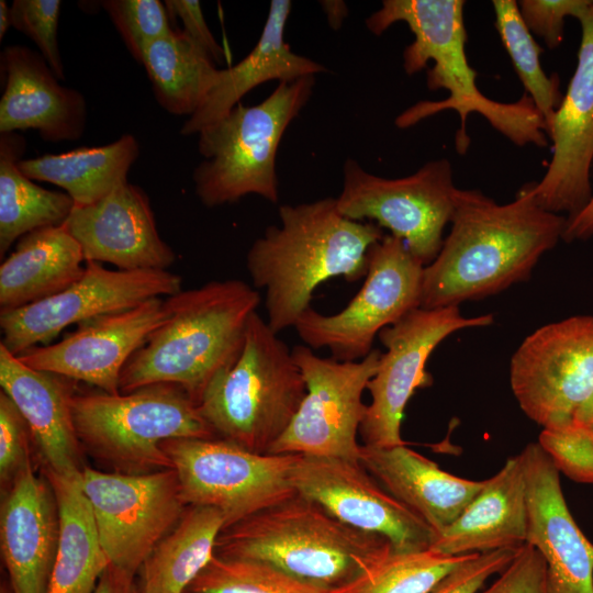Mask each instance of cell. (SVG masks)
Returning a JSON list of instances; mask_svg holds the SVG:
<instances>
[{"label":"cell","instance_id":"1","mask_svg":"<svg viewBox=\"0 0 593 593\" xmlns=\"http://www.w3.org/2000/svg\"><path fill=\"white\" fill-rule=\"evenodd\" d=\"M533 182L505 204L475 189H458L451 228L424 267L419 307L458 306L526 280L562 239L567 216L540 208Z\"/></svg>","mask_w":593,"mask_h":593},{"label":"cell","instance_id":"2","mask_svg":"<svg viewBox=\"0 0 593 593\" xmlns=\"http://www.w3.org/2000/svg\"><path fill=\"white\" fill-rule=\"evenodd\" d=\"M465 4L462 0H384L367 18L366 26L374 35L404 22L414 34V41L403 51L404 71L412 76L432 60L434 65L426 76L428 89L449 92L445 100L413 104L395 119V125L407 128L436 113L454 110L460 118L455 147L463 155L470 144L467 119L477 112L515 145L546 147L547 125L528 94L506 103L491 100L478 89L477 71L466 54Z\"/></svg>","mask_w":593,"mask_h":593},{"label":"cell","instance_id":"3","mask_svg":"<svg viewBox=\"0 0 593 593\" xmlns=\"http://www.w3.org/2000/svg\"><path fill=\"white\" fill-rule=\"evenodd\" d=\"M279 219L246 256L253 287L265 290L266 322L277 334L294 326L324 281L366 277L369 249L384 236L373 222L342 215L336 198L281 205Z\"/></svg>","mask_w":593,"mask_h":593},{"label":"cell","instance_id":"4","mask_svg":"<svg viewBox=\"0 0 593 593\" xmlns=\"http://www.w3.org/2000/svg\"><path fill=\"white\" fill-rule=\"evenodd\" d=\"M167 320L130 357L119 389L155 383L181 387L199 404L204 391L238 358L260 295L239 279L210 281L165 299Z\"/></svg>","mask_w":593,"mask_h":593},{"label":"cell","instance_id":"5","mask_svg":"<svg viewBox=\"0 0 593 593\" xmlns=\"http://www.w3.org/2000/svg\"><path fill=\"white\" fill-rule=\"evenodd\" d=\"M391 552L387 538L346 525L298 493L224 527L215 545L219 557L266 563L329 592Z\"/></svg>","mask_w":593,"mask_h":593},{"label":"cell","instance_id":"6","mask_svg":"<svg viewBox=\"0 0 593 593\" xmlns=\"http://www.w3.org/2000/svg\"><path fill=\"white\" fill-rule=\"evenodd\" d=\"M71 414L82 451L125 474L172 468L161 448L166 440L216 437L198 404L172 383L116 394L75 392Z\"/></svg>","mask_w":593,"mask_h":593},{"label":"cell","instance_id":"7","mask_svg":"<svg viewBox=\"0 0 593 593\" xmlns=\"http://www.w3.org/2000/svg\"><path fill=\"white\" fill-rule=\"evenodd\" d=\"M305 394L292 350L255 312L238 358L211 382L198 407L216 437L265 455L288 428Z\"/></svg>","mask_w":593,"mask_h":593},{"label":"cell","instance_id":"8","mask_svg":"<svg viewBox=\"0 0 593 593\" xmlns=\"http://www.w3.org/2000/svg\"><path fill=\"white\" fill-rule=\"evenodd\" d=\"M315 76L279 82L256 105L240 102L226 115L202 128L198 149L203 160L193 171L195 194L214 208L257 194L279 201L276 157L290 123L310 100Z\"/></svg>","mask_w":593,"mask_h":593},{"label":"cell","instance_id":"9","mask_svg":"<svg viewBox=\"0 0 593 593\" xmlns=\"http://www.w3.org/2000/svg\"><path fill=\"white\" fill-rule=\"evenodd\" d=\"M161 448L186 504L217 508L225 527L296 494L292 471L299 455L256 454L219 437L169 439Z\"/></svg>","mask_w":593,"mask_h":593},{"label":"cell","instance_id":"10","mask_svg":"<svg viewBox=\"0 0 593 593\" xmlns=\"http://www.w3.org/2000/svg\"><path fill=\"white\" fill-rule=\"evenodd\" d=\"M424 265L393 235L371 246L365 281L342 311L325 315L312 306L294 324L311 349L327 348L339 361H358L373 348L374 337L419 307Z\"/></svg>","mask_w":593,"mask_h":593},{"label":"cell","instance_id":"11","mask_svg":"<svg viewBox=\"0 0 593 593\" xmlns=\"http://www.w3.org/2000/svg\"><path fill=\"white\" fill-rule=\"evenodd\" d=\"M458 189L450 161L445 158L428 161L414 174L396 179L372 175L356 160L347 159L336 203L347 219H368L388 228L427 266L441 249Z\"/></svg>","mask_w":593,"mask_h":593},{"label":"cell","instance_id":"12","mask_svg":"<svg viewBox=\"0 0 593 593\" xmlns=\"http://www.w3.org/2000/svg\"><path fill=\"white\" fill-rule=\"evenodd\" d=\"M292 357L303 376L306 394L290 425L269 454L342 458L359 462L357 440L367 404L362 393L378 369L380 349L358 361L323 358L305 345Z\"/></svg>","mask_w":593,"mask_h":593},{"label":"cell","instance_id":"13","mask_svg":"<svg viewBox=\"0 0 593 593\" xmlns=\"http://www.w3.org/2000/svg\"><path fill=\"white\" fill-rule=\"evenodd\" d=\"M82 489L110 563L133 575L188 506L174 468L125 474L83 467Z\"/></svg>","mask_w":593,"mask_h":593},{"label":"cell","instance_id":"14","mask_svg":"<svg viewBox=\"0 0 593 593\" xmlns=\"http://www.w3.org/2000/svg\"><path fill=\"white\" fill-rule=\"evenodd\" d=\"M510 382L522 411L542 428L573 421L593 392V315L527 336L511 359Z\"/></svg>","mask_w":593,"mask_h":593},{"label":"cell","instance_id":"15","mask_svg":"<svg viewBox=\"0 0 593 593\" xmlns=\"http://www.w3.org/2000/svg\"><path fill=\"white\" fill-rule=\"evenodd\" d=\"M182 278L166 269L110 270L86 261L81 277L65 290L29 305L0 311L2 344L19 356L48 345L66 327L135 307L181 291Z\"/></svg>","mask_w":593,"mask_h":593},{"label":"cell","instance_id":"16","mask_svg":"<svg viewBox=\"0 0 593 593\" xmlns=\"http://www.w3.org/2000/svg\"><path fill=\"white\" fill-rule=\"evenodd\" d=\"M493 315L465 317L458 306L417 307L378 334L385 347L367 390V405L359 434L363 445H403L401 423L404 409L417 388L430 384L425 365L432 351L447 336L462 328L492 324Z\"/></svg>","mask_w":593,"mask_h":593},{"label":"cell","instance_id":"17","mask_svg":"<svg viewBox=\"0 0 593 593\" xmlns=\"http://www.w3.org/2000/svg\"><path fill=\"white\" fill-rule=\"evenodd\" d=\"M298 494L356 529L387 538L392 552L428 550L436 534L358 461L300 456L292 471Z\"/></svg>","mask_w":593,"mask_h":593},{"label":"cell","instance_id":"18","mask_svg":"<svg viewBox=\"0 0 593 593\" xmlns=\"http://www.w3.org/2000/svg\"><path fill=\"white\" fill-rule=\"evenodd\" d=\"M577 20L581 41L577 67L559 108L547 122L552 157L532 191L546 211L571 219L589 203L593 166V0Z\"/></svg>","mask_w":593,"mask_h":593},{"label":"cell","instance_id":"19","mask_svg":"<svg viewBox=\"0 0 593 593\" xmlns=\"http://www.w3.org/2000/svg\"><path fill=\"white\" fill-rule=\"evenodd\" d=\"M168 315L165 299H150L135 307L82 322L58 343L35 346L16 357L33 369L116 394L125 363Z\"/></svg>","mask_w":593,"mask_h":593},{"label":"cell","instance_id":"20","mask_svg":"<svg viewBox=\"0 0 593 593\" xmlns=\"http://www.w3.org/2000/svg\"><path fill=\"white\" fill-rule=\"evenodd\" d=\"M525 463L528 529L526 542L547 564L548 593H593V544L575 523L560 473L536 444L522 451Z\"/></svg>","mask_w":593,"mask_h":593},{"label":"cell","instance_id":"21","mask_svg":"<svg viewBox=\"0 0 593 593\" xmlns=\"http://www.w3.org/2000/svg\"><path fill=\"white\" fill-rule=\"evenodd\" d=\"M64 225L85 261L110 262L121 270H167L176 259L159 236L147 194L128 181L92 204L75 205Z\"/></svg>","mask_w":593,"mask_h":593},{"label":"cell","instance_id":"22","mask_svg":"<svg viewBox=\"0 0 593 593\" xmlns=\"http://www.w3.org/2000/svg\"><path fill=\"white\" fill-rule=\"evenodd\" d=\"M0 548L13 593H45L59 540L52 484L27 467L2 492Z\"/></svg>","mask_w":593,"mask_h":593},{"label":"cell","instance_id":"23","mask_svg":"<svg viewBox=\"0 0 593 593\" xmlns=\"http://www.w3.org/2000/svg\"><path fill=\"white\" fill-rule=\"evenodd\" d=\"M4 89L0 99V133L35 130L48 142L75 141L87 121L83 96L58 82L44 57L21 45L1 53Z\"/></svg>","mask_w":593,"mask_h":593},{"label":"cell","instance_id":"24","mask_svg":"<svg viewBox=\"0 0 593 593\" xmlns=\"http://www.w3.org/2000/svg\"><path fill=\"white\" fill-rule=\"evenodd\" d=\"M74 380L24 365L0 344V385L25 419L43 469L71 475L82 472L72 414Z\"/></svg>","mask_w":593,"mask_h":593},{"label":"cell","instance_id":"25","mask_svg":"<svg viewBox=\"0 0 593 593\" xmlns=\"http://www.w3.org/2000/svg\"><path fill=\"white\" fill-rule=\"evenodd\" d=\"M528 506L522 452L507 458L462 513L438 533L432 551L460 556L497 549H518L526 544Z\"/></svg>","mask_w":593,"mask_h":593},{"label":"cell","instance_id":"26","mask_svg":"<svg viewBox=\"0 0 593 593\" xmlns=\"http://www.w3.org/2000/svg\"><path fill=\"white\" fill-rule=\"evenodd\" d=\"M359 462L436 535L462 513L484 484V480H468L441 470L436 462L405 444L391 447L361 445Z\"/></svg>","mask_w":593,"mask_h":593},{"label":"cell","instance_id":"27","mask_svg":"<svg viewBox=\"0 0 593 593\" xmlns=\"http://www.w3.org/2000/svg\"><path fill=\"white\" fill-rule=\"evenodd\" d=\"M291 1L272 0L261 35L239 63L220 69L217 80L201 107L184 122L180 134H198L226 115L255 87L269 80L292 82L326 71L325 67L291 51L284 41V29Z\"/></svg>","mask_w":593,"mask_h":593},{"label":"cell","instance_id":"28","mask_svg":"<svg viewBox=\"0 0 593 593\" xmlns=\"http://www.w3.org/2000/svg\"><path fill=\"white\" fill-rule=\"evenodd\" d=\"M81 248L66 226H51L22 236L0 266V311L49 298L85 271Z\"/></svg>","mask_w":593,"mask_h":593},{"label":"cell","instance_id":"29","mask_svg":"<svg viewBox=\"0 0 593 593\" xmlns=\"http://www.w3.org/2000/svg\"><path fill=\"white\" fill-rule=\"evenodd\" d=\"M59 511L58 548L45 593H93L110 564L82 489V472L61 475L43 469Z\"/></svg>","mask_w":593,"mask_h":593},{"label":"cell","instance_id":"30","mask_svg":"<svg viewBox=\"0 0 593 593\" xmlns=\"http://www.w3.org/2000/svg\"><path fill=\"white\" fill-rule=\"evenodd\" d=\"M139 145L131 134L103 146L80 147L61 154L22 159L19 168L31 180L66 190L76 206L92 204L127 182Z\"/></svg>","mask_w":593,"mask_h":593},{"label":"cell","instance_id":"31","mask_svg":"<svg viewBox=\"0 0 593 593\" xmlns=\"http://www.w3.org/2000/svg\"><path fill=\"white\" fill-rule=\"evenodd\" d=\"M221 511L187 506L177 525L154 548L141 568V593H186L215 555L225 527Z\"/></svg>","mask_w":593,"mask_h":593},{"label":"cell","instance_id":"32","mask_svg":"<svg viewBox=\"0 0 593 593\" xmlns=\"http://www.w3.org/2000/svg\"><path fill=\"white\" fill-rule=\"evenodd\" d=\"M25 139L18 133L0 136V258L22 236L63 225L75 203L64 192L35 184L19 168Z\"/></svg>","mask_w":593,"mask_h":593},{"label":"cell","instance_id":"33","mask_svg":"<svg viewBox=\"0 0 593 593\" xmlns=\"http://www.w3.org/2000/svg\"><path fill=\"white\" fill-rule=\"evenodd\" d=\"M161 108L191 116L214 87L220 69L209 54L183 30L150 43L141 63Z\"/></svg>","mask_w":593,"mask_h":593},{"label":"cell","instance_id":"34","mask_svg":"<svg viewBox=\"0 0 593 593\" xmlns=\"http://www.w3.org/2000/svg\"><path fill=\"white\" fill-rule=\"evenodd\" d=\"M495 27L513 67L546 125L559 108L563 94L557 74L548 76L540 64L544 49L526 26L515 0H493Z\"/></svg>","mask_w":593,"mask_h":593},{"label":"cell","instance_id":"35","mask_svg":"<svg viewBox=\"0 0 593 593\" xmlns=\"http://www.w3.org/2000/svg\"><path fill=\"white\" fill-rule=\"evenodd\" d=\"M472 555L447 556L430 549L391 552L353 581L329 593H429Z\"/></svg>","mask_w":593,"mask_h":593},{"label":"cell","instance_id":"36","mask_svg":"<svg viewBox=\"0 0 593 593\" xmlns=\"http://www.w3.org/2000/svg\"><path fill=\"white\" fill-rule=\"evenodd\" d=\"M191 593H329L266 563L216 555L189 585Z\"/></svg>","mask_w":593,"mask_h":593},{"label":"cell","instance_id":"37","mask_svg":"<svg viewBox=\"0 0 593 593\" xmlns=\"http://www.w3.org/2000/svg\"><path fill=\"white\" fill-rule=\"evenodd\" d=\"M101 5L139 64L146 47L172 31L168 10L158 0H105Z\"/></svg>","mask_w":593,"mask_h":593},{"label":"cell","instance_id":"38","mask_svg":"<svg viewBox=\"0 0 593 593\" xmlns=\"http://www.w3.org/2000/svg\"><path fill=\"white\" fill-rule=\"evenodd\" d=\"M538 445L559 473L578 483L593 484V432L574 419L544 427Z\"/></svg>","mask_w":593,"mask_h":593},{"label":"cell","instance_id":"39","mask_svg":"<svg viewBox=\"0 0 593 593\" xmlns=\"http://www.w3.org/2000/svg\"><path fill=\"white\" fill-rule=\"evenodd\" d=\"M60 4L59 0H14L10 8L11 25L35 43L55 76L64 80L57 38Z\"/></svg>","mask_w":593,"mask_h":593},{"label":"cell","instance_id":"40","mask_svg":"<svg viewBox=\"0 0 593 593\" xmlns=\"http://www.w3.org/2000/svg\"><path fill=\"white\" fill-rule=\"evenodd\" d=\"M33 444L30 429L13 401L0 392V481L4 492L30 466Z\"/></svg>","mask_w":593,"mask_h":593},{"label":"cell","instance_id":"41","mask_svg":"<svg viewBox=\"0 0 593 593\" xmlns=\"http://www.w3.org/2000/svg\"><path fill=\"white\" fill-rule=\"evenodd\" d=\"M591 2L592 0H521L517 4L530 33L542 38L549 49H555L563 42L566 19H577Z\"/></svg>","mask_w":593,"mask_h":593},{"label":"cell","instance_id":"42","mask_svg":"<svg viewBox=\"0 0 593 593\" xmlns=\"http://www.w3.org/2000/svg\"><path fill=\"white\" fill-rule=\"evenodd\" d=\"M518 549L505 548L474 553L449 572L429 593H479L485 582L500 574Z\"/></svg>","mask_w":593,"mask_h":593},{"label":"cell","instance_id":"43","mask_svg":"<svg viewBox=\"0 0 593 593\" xmlns=\"http://www.w3.org/2000/svg\"><path fill=\"white\" fill-rule=\"evenodd\" d=\"M479 593H548L544 557L526 542L500 577Z\"/></svg>","mask_w":593,"mask_h":593},{"label":"cell","instance_id":"44","mask_svg":"<svg viewBox=\"0 0 593 593\" xmlns=\"http://www.w3.org/2000/svg\"><path fill=\"white\" fill-rule=\"evenodd\" d=\"M164 3L168 13L181 20L183 31L209 54L213 61L223 63L224 49L211 33L200 2L197 0H166Z\"/></svg>","mask_w":593,"mask_h":593},{"label":"cell","instance_id":"45","mask_svg":"<svg viewBox=\"0 0 593 593\" xmlns=\"http://www.w3.org/2000/svg\"><path fill=\"white\" fill-rule=\"evenodd\" d=\"M134 578L135 575L110 563L93 593H137Z\"/></svg>","mask_w":593,"mask_h":593},{"label":"cell","instance_id":"46","mask_svg":"<svg viewBox=\"0 0 593 593\" xmlns=\"http://www.w3.org/2000/svg\"><path fill=\"white\" fill-rule=\"evenodd\" d=\"M593 236V194L584 209L571 219H567L562 240L571 243L585 240Z\"/></svg>","mask_w":593,"mask_h":593},{"label":"cell","instance_id":"47","mask_svg":"<svg viewBox=\"0 0 593 593\" xmlns=\"http://www.w3.org/2000/svg\"><path fill=\"white\" fill-rule=\"evenodd\" d=\"M321 7L323 8L329 25L337 30L340 27L343 20L348 14V8L344 1H322Z\"/></svg>","mask_w":593,"mask_h":593},{"label":"cell","instance_id":"48","mask_svg":"<svg viewBox=\"0 0 593 593\" xmlns=\"http://www.w3.org/2000/svg\"><path fill=\"white\" fill-rule=\"evenodd\" d=\"M573 419L593 432V392L588 401L578 410Z\"/></svg>","mask_w":593,"mask_h":593},{"label":"cell","instance_id":"49","mask_svg":"<svg viewBox=\"0 0 593 593\" xmlns=\"http://www.w3.org/2000/svg\"><path fill=\"white\" fill-rule=\"evenodd\" d=\"M9 26H11V8L4 0L0 1V41H2Z\"/></svg>","mask_w":593,"mask_h":593},{"label":"cell","instance_id":"50","mask_svg":"<svg viewBox=\"0 0 593 593\" xmlns=\"http://www.w3.org/2000/svg\"><path fill=\"white\" fill-rule=\"evenodd\" d=\"M0 593H13L9 581H2Z\"/></svg>","mask_w":593,"mask_h":593},{"label":"cell","instance_id":"51","mask_svg":"<svg viewBox=\"0 0 593 593\" xmlns=\"http://www.w3.org/2000/svg\"><path fill=\"white\" fill-rule=\"evenodd\" d=\"M186 593H191V592H188V591H187Z\"/></svg>","mask_w":593,"mask_h":593}]
</instances>
